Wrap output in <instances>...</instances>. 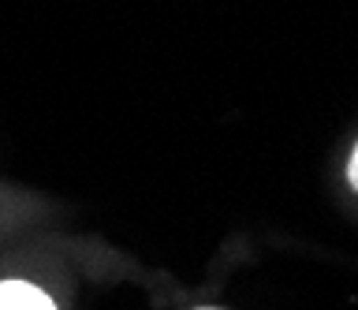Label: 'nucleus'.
I'll use <instances>...</instances> for the list:
<instances>
[{"label":"nucleus","instance_id":"obj_1","mask_svg":"<svg viewBox=\"0 0 358 310\" xmlns=\"http://www.w3.org/2000/svg\"><path fill=\"white\" fill-rule=\"evenodd\" d=\"M0 310H56V303L27 281H4L0 284Z\"/></svg>","mask_w":358,"mask_h":310},{"label":"nucleus","instance_id":"obj_2","mask_svg":"<svg viewBox=\"0 0 358 310\" xmlns=\"http://www.w3.org/2000/svg\"><path fill=\"white\" fill-rule=\"evenodd\" d=\"M347 180H351V187L358 191V146H355V153H351V164H347Z\"/></svg>","mask_w":358,"mask_h":310}]
</instances>
